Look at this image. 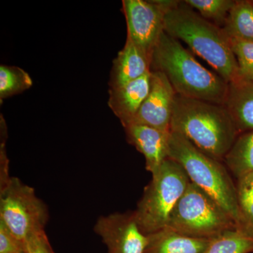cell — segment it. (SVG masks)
Listing matches in <instances>:
<instances>
[{
    "label": "cell",
    "mask_w": 253,
    "mask_h": 253,
    "mask_svg": "<svg viewBox=\"0 0 253 253\" xmlns=\"http://www.w3.org/2000/svg\"><path fill=\"white\" fill-rule=\"evenodd\" d=\"M170 131L179 133L205 154L222 163L240 134L224 105L177 94Z\"/></svg>",
    "instance_id": "6da1fadb"
},
{
    "label": "cell",
    "mask_w": 253,
    "mask_h": 253,
    "mask_svg": "<svg viewBox=\"0 0 253 253\" xmlns=\"http://www.w3.org/2000/svg\"><path fill=\"white\" fill-rule=\"evenodd\" d=\"M151 71L164 73L177 94L224 105L229 83L204 67L165 31L153 51Z\"/></svg>",
    "instance_id": "7a4b0ae2"
},
{
    "label": "cell",
    "mask_w": 253,
    "mask_h": 253,
    "mask_svg": "<svg viewBox=\"0 0 253 253\" xmlns=\"http://www.w3.org/2000/svg\"><path fill=\"white\" fill-rule=\"evenodd\" d=\"M164 31L184 42L228 83L239 79V66L222 28L205 19L184 1H176L166 13Z\"/></svg>",
    "instance_id": "3957f363"
},
{
    "label": "cell",
    "mask_w": 253,
    "mask_h": 253,
    "mask_svg": "<svg viewBox=\"0 0 253 253\" xmlns=\"http://www.w3.org/2000/svg\"><path fill=\"white\" fill-rule=\"evenodd\" d=\"M168 158L179 163L190 181L212 196L236 221L239 220L237 191L229 169L179 133L170 131Z\"/></svg>",
    "instance_id": "277c9868"
},
{
    "label": "cell",
    "mask_w": 253,
    "mask_h": 253,
    "mask_svg": "<svg viewBox=\"0 0 253 253\" xmlns=\"http://www.w3.org/2000/svg\"><path fill=\"white\" fill-rule=\"evenodd\" d=\"M190 182L184 168L169 158L152 174L134 211L144 234L149 235L167 226L171 213Z\"/></svg>",
    "instance_id": "5b68a950"
},
{
    "label": "cell",
    "mask_w": 253,
    "mask_h": 253,
    "mask_svg": "<svg viewBox=\"0 0 253 253\" xmlns=\"http://www.w3.org/2000/svg\"><path fill=\"white\" fill-rule=\"evenodd\" d=\"M167 227L184 236L204 239L237 230L231 214L191 181L171 213Z\"/></svg>",
    "instance_id": "8992f818"
},
{
    "label": "cell",
    "mask_w": 253,
    "mask_h": 253,
    "mask_svg": "<svg viewBox=\"0 0 253 253\" xmlns=\"http://www.w3.org/2000/svg\"><path fill=\"white\" fill-rule=\"evenodd\" d=\"M48 217L47 208L34 189L18 178L11 177L0 191V221L23 244L31 236L44 230Z\"/></svg>",
    "instance_id": "52a82bcc"
},
{
    "label": "cell",
    "mask_w": 253,
    "mask_h": 253,
    "mask_svg": "<svg viewBox=\"0 0 253 253\" xmlns=\"http://www.w3.org/2000/svg\"><path fill=\"white\" fill-rule=\"evenodd\" d=\"M174 0H123L129 38L151 59L153 51L164 32L166 13Z\"/></svg>",
    "instance_id": "ba28073f"
},
{
    "label": "cell",
    "mask_w": 253,
    "mask_h": 253,
    "mask_svg": "<svg viewBox=\"0 0 253 253\" xmlns=\"http://www.w3.org/2000/svg\"><path fill=\"white\" fill-rule=\"evenodd\" d=\"M94 231L109 253H144L149 243L148 235L138 225L134 211L99 217Z\"/></svg>",
    "instance_id": "9c48e42d"
},
{
    "label": "cell",
    "mask_w": 253,
    "mask_h": 253,
    "mask_svg": "<svg viewBox=\"0 0 253 253\" xmlns=\"http://www.w3.org/2000/svg\"><path fill=\"white\" fill-rule=\"evenodd\" d=\"M151 71L149 94L130 124L144 125L160 130L170 131L172 107L176 93L164 73Z\"/></svg>",
    "instance_id": "30bf717a"
},
{
    "label": "cell",
    "mask_w": 253,
    "mask_h": 253,
    "mask_svg": "<svg viewBox=\"0 0 253 253\" xmlns=\"http://www.w3.org/2000/svg\"><path fill=\"white\" fill-rule=\"evenodd\" d=\"M124 128L126 140L144 156L146 169L154 174L168 158L170 131L134 123Z\"/></svg>",
    "instance_id": "8fae6325"
},
{
    "label": "cell",
    "mask_w": 253,
    "mask_h": 253,
    "mask_svg": "<svg viewBox=\"0 0 253 253\" xmlns=\"http://www.w3.org/2000/svg\"><path fill=\"white\" fill-rule=\"evenodd\" d=\"M151 71L126 85L109 89V106L123 127L132 122L151 89Z\"/></svg>",
    "instance_id": "7c38bea8"
},
{
    "label": "cell",
    "mask_w": 253,
    "mask_h": 253,
    "mask_svg": "<svg viewBox=\"0 0 253 253\" xmlns=\"http://www.w3.org/2000/svg\"><path fill=\"white\" fill-rule=\"evenodd\" d=\"M151 59L126 37V44L114 59L110 74V89L139 79L151 71Z\"/></svg>",
    "instance_id": "4fadbf2b"
},
{
    "label": "cell",
    "mask_w": 253,
    "mask_h": 253,
    "mask_svg": "<svg viewBox=\"0 0 253 253\" xmlns=\"http://www.w3.org/2000/svg\"><path fill=\"white\" fill-rule=\"evenodd\" d=\"M224 106L240 134L253 131V81L238 79L229 83Z\"/></svg>",
    "instance_id": "5bb4252c"
},
{
    "label": "cell",
    "mask_w": 253,
    "mask_h": 253,
    "mask_svg": "<svg viewBox=\"0 0 253 253\" xmlns=\"http://www.w3.org/2000/svg\"><path fill=\"white\" fill-rule=\"evenodd\" d=\"M148 237L144 253H204L212 240L189 237L167 226Z\"/></svg>",
    "instance_id": "9a60e30c"
},
{
    "label": "cell",
    "mask_w": 253,
    "mask_h": 253,
    "mask_svg": "<svg viewBox=\"0 0 253 253\" xmlns=\"http://www.w3.org/2000/svg\"><path fill=\"white\" fill-rule=\"evenodd\" d=\"M221 28L228 38L253 42V1H236Z\"/></svg>",
    "instance_id": "2e32d148"
},
{
    "label": "cell",
    "mask_w": 253,
    "mask_h": 253,
    "mask_svg": "<svg viewBox=\"0 0 253 253\" xmlns=\"http://www.w3.org/2000/svg\"><path fill=\"white\" fill-rule=\"evenodd\" d=\"M224 163L237 179L253 172V131L239 134Z\"/></svg>",
    "instance_id": "e0dca14e"
},
{
    "label": "cell",
    "mask_w": 253,
    "mask_h": 253,
    "mask_svg": "<svg viewBox=\"0 0 253 253\" xmlns=\"http://www.w3.org/2000/svg\"><path fill=\"white\" fill-rule=\"evenodd\" d=\"M237 231L253 238V172L237 179Z\"/></svg>",
    "instance_id": "ac0fdd59"
},
{
    "label": "cell",
    "mask_w": 253,
    "mask_h": 253,
    "mask_svg": "<svg viewBox=\"0 0 253 253\" xmlns=\"http://www.w3.org/2000/svg\"><path fill=\"white\" fill-rule=\"evenodd\" d=\"M33 85V80L27 72L17 66H0V100L27 90Z\"/></svg>",
    "instance_id": "d6986e66"
},
{
    "label": "cell",
    "mask_w": 253,
    "mask_h": 253,
    "mask_svg": "<svg viewBox=\"0 0 253 253\" xmlns=\"http://www.w3.org/2000/svg\"><path fill=\"white\" fill-rule=\"evenodd\" d=\"M204 253H253V238L237 230L226 231L211 240Z\"/></svg>",
    "instance_id": "ffe728a7"
},
{
    "label": "cell",
    "mask_w": 253,
    "mask_h": 253,
    "mask_svg": "<svg viewBox=\"0 0 253 253\" xmlns=\"http://www.w3.org/2000/svg\"><path fill=\"white\" fill-rule=\"evenodd\" d=\"M205 19L222 28L236 1L234 0H185Z\"/></svg>",
    "instance_id": "44dd1931"
},
{
    "label": "cell",
    "mask_w": 253,
    "mask_h": 253,
    "mask_svg": "<svg viewBox=\"0 0 253 253\" xmlns=\"http://www.w3.org/2000/svg\"><path fill=\"white\" fill-rule=\"evenodd\" d=\"M228 39L239 66V79L253 81V42Z\"/></svg>",
    "instance_id": "7402d4cb"
},
{
    "label": "cell",
    "mask_w": 253,
    "mask_h": 253,
    "mask_svg": "<svg viewBox=\"0 0 253 253\" xmlns=\"http://www.w3.org/2000/svg\"><path fill=\"white\" fill-rule=\"evenodd\" d=\"M6 128L2 116H1V144H0V191H3L9 184L11 176L9 174V159L6 156Z\"/></svg>",
    "instance_id": "603a6c76"
},
{
    "label": "cell",
    "mask_w": 253,
    "mask_h": 253,
    "mask_svg": "<svg viewBox=\"0 0 253 253\" xmlns=\"http://www.w3.org/2000/svg\"><path fill=\"white\" fill-rule=\"evenodd\" d=\"M24 244L18 241L2 221H0V253H22Z\"/></svg>",
    "instance_id": "cb8c5ba5"
},
{
    "label": "cell",
    "mask_w": 253,
    "mask_h": 253,
    "mask_svg": "<svg viewBox=\"0 0 253 253\" xmlns=\"http://www.w3.org/2000/svg\"><path fill=\"white\" fill-rule=\"evenodd\" d=\"M26 253H54L44 230L36 233L24 243Z\"/></svg>",
    "instance_id": "d4e9b609"
},
{
    "label": "cell",
    "mask_w": 253,
    "mask_h": 253,
    "mask_svg": "<svg viewBox=\"0 0 253 253\" xmlns=\"http://www.w3.org/2000/svg\"><path fill=\"white\" fill-rule=\"evenodd\" d=\"M25 253V252H23V253Z\"/></svg>",
    "instance_id": "484cf974"
}]
</instances>
